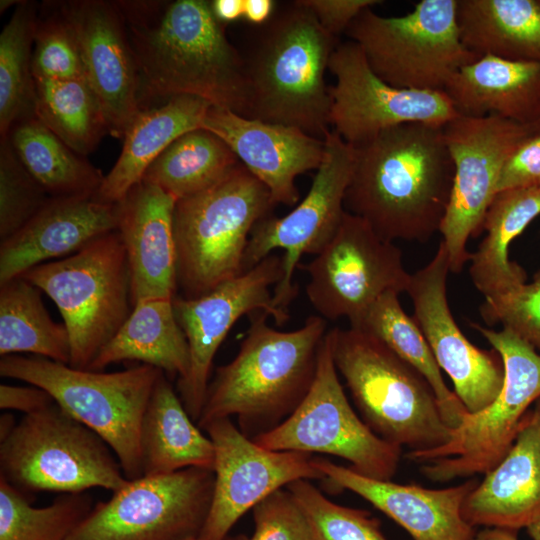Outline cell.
<instances>
[{
  "mask_svg": "<svg viewBox=\"0 0 540 540\" xmlns=\"http://www.w3.org/2000/svg\"><path fill=\"white\" fill-rule=\"evenodd\" d=\"M345 34L373 72L397 88L444 91L461 67L479 58L460 38L457 0H421L398 17L378 15L369 7Z\"/></svg>",
  "mask_w": 540,
  "mask_h": 540,
  "instance_id": "obj_11",
  "label": "cell"
},
{
  "mask_svg": "<svg viewBox=\"0 0 540 540\" xmlns=\"http://www.w3.org/2000/svg\"><path fill=\"white\" fill-rule=\"evenodd\" d=\"M163 373L147 364L103 373L35 355L0 359L2 377L45 389L66 413L97 433L116 455L127 480L143 476L141 423Z\"/></svg>",
  "mask_w": 540,
  "mask_h": 540,
  "instance_id": "obj_7",
  "label": "cell"
},
{
  "mask_svg": "<svg viewBox=\"0 0 540 540\" xmlns=\"http://www.w3.org/2000/svg\"><path fill=\"white\" fill-rule=\"evenodd\" d=\"M480 314L488 325L501 323L540 351V271L533 281L495 299H485Z\"/></svg>",
  "mask_w": 540,
  "mask_h": 540,
  "instance_id": "obj_43",
  "label": "cell"
},
{
  "mask_svg": "<svg viewBox=\"0 0 540 540\" xmlns=\"http://www.w3.org/2000/svg\"><path fill=\"white\" fill-rule=\"evenodd\" d=\"M352 147L347 212L392 242H426L440 231L454 177L443 126L403 123Z\"/></svg>",
  "mask_w": 540,
  "mask_h": 540,
  "instance_id": "obj_2",
  "label": "cell"
},
{
  "mask_svg": "<svg viewBox=\"0 0 540 540\" xmlns=\"http://www.w3.org/2000/svg\"><path fill=\"white\" fill-rule=\"evenodd\" d=\"M37 5L20 1L0 34V139L35 116L32 52Z\"/></svg>",
  "mask_w": 540,
  "mask_h": 540,
  "instance_id": "obj_38",
  "label": "cell"
},
{
  "mask_svg": "<svg viewBox=\"0 0 540 540\" xmlns=\"http://www.w3.org/2000/svg\"><path fill=\"white\" fill-rule=\"evenodd\" d=\"M239 163L219 136L200 127L173 141L147 168L141 181L180 200L214 185Z\"/></svg>",
  "mask_w": 540,
  "mask_h": 540,
  "instance_id": "obj_36",
  "label": "cell"
},
{
  "mask_svg": "<svg viewBox=\"0 0 540 540\" xmlns=\"http://www.w3.org/2000/svg\"><path fill=\"white\" fill-rule=\"evenodd\" d=\"M244 59L248 118L291 126L324 140L330 132L325 72L338 38L299 0L275 10Z\"/></svg>",
  "mask_w": 540,
  "mask_h": 540,
  "instance_id": "obj_4",
  "label": "cell"
},
{
  "mask_svg": "<svg viewBox=\"0 0 540 540\" xmlns=\"http://www.w3.org/2000/svg\"><path fill=\"white\" fill-rule=\"evenodd\" d=\"M40 291L22 276L0 284V355L30 353L69 365L68 331L51 319Z\"/></svg>",
  "mask_w": 540,
  "mask_h": 540,
  "instance_id": "obj_35",
  "label": "cell"
},
{
  "mask_svg": "<svg viewBox=\"0 0 540 540\" xmlns=\"http://www.w3.org/2000/svg\"><path fill=\"white\" fill-rule=\"evenodd\" d=\"M16 425L17 423L13 415L5 413L0 416V442L12 433Z\"/></svg>",
  "mask_w": 540,
  "mask_h": 540,
  "instance_id": "obj_51",
  "label": "cell"
},
{
  "mask_svg": "<svg viewBox=\"0 0 540 540\" xmlns=\"http://www.w3.org/2000/svg\"><path fill=\"white\" fill-rule=\"evenodd\" d=\"M303 511L314 540H388L378 518L364 509L334 503L309 480L286 486Z\"/></svg>",
  "mask_w": 540,
  "mask_h": 540,
  "instance_id": "obj_40",
  "label": "cell"
},
{
  "mask_svg": "<svg viewBox=\"0 0 540 540\" xmlns=\"http://www.w3.org/2000/svg\"><path fill=\"white\" fill-rule=\"evenodd\" d=\"M540 215V185L499 191L483 221L486 232L470 255L469 275L485 299L503 296L526 283V272L509 258L512 242Z\"/></svg>",
  "mask_w": 540,
  "mask_h": 540,
  "instance_id": "obj_29",
  "label": "cell"
},
{
  "mask_svg": "<svg viewBox=\"0 0 540 540\" xmlns=\"http://www.w3.org/2000/svg\"><path fill=\"white\" fill-rule=\"evenodd\" d=\"M526 529L532 540H540V520L531 524Z\"/></svg>",
  "mask_w": 540,
  "mask_h": 540,
  "instance_id": "obj_52",
  "label": "cell"
},
{
  "mask_svg": "<svg viewBox=\"0 0 540 540\" xmlns=\"http://www.w3.org/2000/svg\"><path fill=\"white\" fill-rule=\"evenodd\" d=\"M35 116L81 156L91 153L108 125L101 105L86 79L34 78Z\"/></svg>",
  "mask_w": 540,
  "mask_h": 540,
  "instance_id": "obj_37",
  "label": "cell"
},
{
  "mask_svg": "<svg viewBox=\"0 0 540 540\" xmlns=\"http://www.w3.org/2000/svg\"><path fill=\"white\" fill-rule=\"evenodd\" d=\"M188 540H197L196 538L188 539ZM226 540H249V538L244 534H239L236 536L227 537Z\"/></svg>",
  "mask_w": 540,
  "mask_h": 540,
  "instance_id": "obj_54",
  "label": "cell"
},
{
  "mask_svg": "<svg viewBox=\"0 0 540 540\" xmlns=\"http://www.w3.org/2000/svg\"><path fill=\"white\" fill-rule=\"evenodd\" d=\"M118 204L51 198L18 232L0 242V284L47 261L73 255L117 230Z\"/></svg>",
  "mask_w": 540,
  "mask_h": 540,
  "instance_id": "obj_25",
  "label": "cell"
},
{
  "mask_svg": "<svg viewBox=\"0 0 540 540\" xmlns=\"http://www.w3.org/2000/svg\"><path fill=\"white\" fill-rule=\"evenodd\" d=\"M501 356L505 378L498 396L484 409L467 413L450 440L406 457L423 463L422 474L433 482L486 474L506 456L529 413L540 399V352L511 331L470 323Z\"/></svg>",
  "mask_w": 540,
  "mask_h": 540,
  "instance_id": "obj_9",
  "label": "cell"
},
{
  "mask_svg": "<svg viewBox=\"0 0 540 540\" xmlns=\"http://www.w3.org/2000/svg\"><path fill=\"white\" fill-rule=\"evenodd\" d=\"M252 515L255 530L249 540H314L303 511L287 488L258 502Z\"/></svg>",
  "mask_w": 540,
  "mask_h": 540,
  "instance_id": "obj_44",
  "label": "cell"
},
{
  "mask_svg": "<svg viewBox=\"0 0 540 540\" xmlns=\"http://www.w3.org/2000/svg\"><path fill=\"white\" fill-rule=\"evenodd\" d=\"M462 516L472 527L518 531L540 520V408L527 414L506 456L470 491Z\"/></svg>",
  "mask_w": 540,
  "mask_h": 540,
  "instance_id": "obj_26",
  "label": "cell"
},
{
  "mask_svg": "<svg viewBox=\"0 0 540 540\" xmlns=\"http://www.w3.org/2000/svg\"><path fill=\"white\" fill-rule=\"evenodd\" d=\"M7 137L20 162L51 198L96 195L104 179L101 171L37 117L17 123Z\"/></svg>",
  "mask_w": 540,
  "mask_h": 540,
  "instance_id": "obj_33",
  "label": "cell"
},
{
  "mask_svg": "<svg viewBox=\"0 0 540 540\" xmlns=\"http://www.w3.org/2000/svg\"><path fill=\"white\" fill-rule=\"evenodd\" d=\"M51 199L18 159L8 137L0 140V242L23 228Z\"/></svg>",
  "mask_w": 540,
  "mask_h": 540,
  "instance_id": "obj_41",
  "label": "cell"
},
{
  "mask_svg": "<svg viewBox=\"0 0 540 540\" xmlns=\"http://www.w3.org/2000/svg\"><path fill=\"white\" fill-rule=\"evenodd\" d=\"M443 132L454 177L439 232L450 272L459 273L470 259L468 240L483 231L503 165L516 147L536 131L532 126L495 115H458L443 126Z\"/></svg>",
  "mask_w": 540,
  "mask_h": 540,
  "instance_id": "obj_14",
  "label": "cell"
},
{
  "mask_svg": "<svg viewBox=\"0 0 540 540\" xmlns=\"http://www.w3.org/2000/svg\"><path fill=\"white\" fill-rule=\"evenodd\" d=\"M210 106L201 98L182 95L167 99L159 107L143 109L126 130L119 158L104 176L94 198L119 203L173 141L202 126Z\"/></svg>",
  "mask_w": 540,
  "mask_h": 540,
  "instance_id": "obj_28",
  "label": "cell"
},
{
  "mask_svg": "<svg viewBox=\"0 0 540 540\" xmlns=\"http://www.w3.org/2000/svg\"><path fill=\"white\" fill-rule=\"evenodd\" d=\"M20 2L19 1H13V0H1L0 2V11L1 13H3V11H5L7 8L13 6V5H18Z\"/></svg>",
  "mask_w": 540,
  "mask_h": 540,
  "instance_id": "obj_53",
  "label": "cell"
},
{
  "mask_svg": "<svg viewBox=\"0 0 540 540\" xmlns=\"http://www.w3.org/2000/svg\"><path fill=\"white\" fill-rule=\"evenodd\" d=\"M310 304L325 320L355 325L385 292H406L411 274L402 251L362 218L345 212L327 245L305 265Z\"/></svg>",
  "mask_w": 540,
  "mask_h": 540,
  "instance_id": "obj_15",
  "label": "cell"
},
{
  "mask_svg": "<svg viewBox=\"0 0 540 540\" xmlns=\"http://www.w3.org/2000/svg\"><path fill=\"white\" fill-rule=\"evenodd\" d=\"M210 7L215 18L224 25L238 21L244 15V0H212Z\"/></svg>",
  "mask_w": 540,
  "mask_h": 540,
  "instance_id": "obj_49",
  "label": "cell"
},
{
  "mask_svg": "<svg viewBox=\"0 0 540 540\" xmlns=\"http://www.w3.org/2000/svg\"><path fill=\"white\" fill-rule=\"evenodd\" d=\"M539 408H540V399H539V404H538Z\"/></svg>",
  "mask_w": 540,
  "mask_h": 540,
  "instance_id": "obj_56",
  "label": "cell"
},
{
  "mask_svg": "<svg viewBox=\"0 0 540 540\" xmlns=\"http://www.w3.org/2000/svg\"><path fill=\"white\" fill-rule=\"evenodd\" d=\"M449 272L448 254L441 241L433 258L411 274L406 293L411 298L413 319L439 368L449 376L454 393L472 414L487 407L498 396L505 369L496 350L475 346L458 327L447 298Z\"/></svg>",
  "mask_w": 540,
  "mask_h": 540,
  "instance_id": "obj_20",
  "label": "cell"
},
{
  "mask_svg": "<svg viewBox=\"0 0 540 540\" xmlns=\"http://www.w3.org/2000/svg\"><path fill=\"white\" fill-rule=\"evenodd\" d=\"M215 449L214 490L197 540H226L235 523L277 489L299 479L324 480L310 453L273 451L246 437L230 418L207 423Z\"/></svg>",
  "mask_w": 540,
  "mask_h": 540,
  "instance_id": "obj_18",
  "label": "cell"
},
{
  "mask_svg": "<svg viewBox=\"0 0 540 540\" xmlns=\"http://www.w3.org/2000/svg\"><path fill=\"white\" fill-rule=\"evenodd\" d=\"M273 451L337 456L377 480L395 475L402 448L377 436L351 407L338 377L329 331L318 352L313 384L298 408L273 430L252 439Z\"/></svg>",
  "mask_w": 540,
  "mask_h": 540,
  "instance_id": "obj_12",
  "label": "cell"
},
{
  "mask_svg": "<svg viewBox=\"0 0 540 540\" xmlns=\"http://www.w3.org/2000/svg\"><path fill=\"white\" fill-rule=\"evenodd\" d=\"M0 478L29 497L52 491H117L128 483L116 455L56 402L25 415L0 442Z\"/></svg>",
  "mask_w": 540,
  "mask_h": 540,
  "instance_id": "obj_10",
  "label": "cell"
},
{
  "mask_svg": "<svg viewBox=\"0 0 540 540\" xmlns=\"http://www.w3.org/2000/svg\"><path fill=\"white\" fill-rule=\"evenodd\" d=\"M22 277L56 304L70 338L69 365L76 369L89 370L133 310L129 264L117 230Z\"/></svg>",
  "mask_w": 540,
  "mask_h": 540,
  "instance_id": "obj_8",
  "label": "cell"
},
{
  "mask_svg": "<svg viewBox=\"0 0 540 540\" xmlns=\"http://www.w3.org/2000/svg\"><path fill=\"white\" fill-rule=\"evenodd\" d=\"M540 185V133L522 141L510 154L500 173L499 191Z\"/></svg>",
  "mask_w": 540,
  "mask_h": 540,
  "instance_id": "obj_45",
  "label": "cell"
},
{
  "mask_svg": "<svg viewBox=\"0 0 540 540\" xmlns=\"http://www.w3.org/2000/svg\"><path fill=\"white\" fill-rule=\"evenodd\" d=\"M87 492L61 493L45 507H33L29 497L0 478V540H68L92 511Z\"/></svg>",
  "mask_w": 540,
  "mask_h": 540,
  "instance_id": "obj_39",
  "label": "cell"
},
{
  "mask_svg": "<svg viewBox=\"0 0 540 540\" xmlns=\"http://www.w3.org/2000/svg\"><path fill=\"white\" fill-rule=\"evenodd\" d=\"M51 3L77 38L85 78L101 105L109 134L123 138L129 125L143 110L142 86L116 1Z\"/></svg>",
  "mask_w": 540,
  "mask_h": 540,
  "instance_id": "obj_21",
  "label": "cell"
},
{
  "mask_svg": "<svg viewBox=\"0 0 540 540\" xmlns=\"http://www.w3.org/2000/svg\"><path fill=\"white\" fill-rule=\"evenodd\" d=\"M328 69L336 79L330 87V125L351 146L403 123L444 126L459 115L444 91L397 88L383 81L352 41L338 43Z\"/></svg>",
  "mask_w": 540,
  "mask_h": 540,
  "instance_id": "obj_19",
  "label": "cell"
},
{
  "mask_svg": "<svg viewBox=\"0 0 540 540\" xmlns=\"http://www.w3.org/2000/svg\"><path fill=\"white\" fill-rule=\"evenodd\" d=\"M143 97L189 95L246 116L242 54L226 37L210 1H116Z\"/></svg>",
  "mask_w": 540,
  "mask_h": 540,
  "instance_id": "obj_1",
  "label": "cell"
},
{
  "mask_svg": "<svg viewBox=\"0 0 540 540\" xmlns=\"http://www.w3.org/2000/svg\"><path fill=\"white\" fill-rule=\"evenodd\" d=\"M533 128L536 131V133H540V120Z\"/></svg>",
  "mask_w": 540,
  "mask_h": 540,
  "instance_id": "obj_55",
  "label": "cell"
},
{
  "mask_svg": "<svg viewBox=\"0 0 540 540\" xmlns=\"http://www.w3.org/2000/svg\"><path fill=\"white\" fill-rule=\"evenodd\" d=\"M214 482V471L199 467L129 480L109 500L94 505L68 540L197 539Z\"/></svg>",
  "mask_w": 540,
  "mask_h": 540,
  "instance_id": "obj_13",
  "label": "cell"
},
{
  "mask_svg": "<svg viewBox=\"0 0 540 540\" xmlns=\"http://www.w3.org/2000/svg\"><path fill=\"white\" fill-rule=\"evenodd\" d=\"M309 9L322 28L330 35L338 36L347 30L351 22L366 8L383 3L380 0H299Z\"/></svg>",
  "mask_w": 540,
  "mask_h": 540,
  "instance_id": "obj_46",
  "label": "cell"
},
{
  "mask_svg": "<svg viewBox=\"0 0 540 540\" xmlns=\"http://www.w3.org/2000/svg\"><path fill=\"white\" fill-rule=\"evenodd\" d=\"M55 403L45 389L32 386L0 385V408L16 410L25 415L44 410Z\"/></svg>",
  "mask_w": 540,
  "mask_h": 540,
  "instance_id": "obj_47",
  "label": "cell"
},
{
  "mask_svg": "<svg viewBox=\"0 0 540 540\" xmlns=\"http://www.w3.org/2000/svg\"><path fill=\"white\" fill-rule=\"evenodd\" d=\"M201 127L230 147L239 162L268 189L276 205L298 204L296 178L317 170L324 157L322 139L295 127L244 117L216 106H210Z\"/></svg>",
  "mask_w": 540,
  "mask_h": 540,
  "instance_id": "obj_22",
  "label": "cell"
},
{
  "mask_svg": "<svg viewBox=\"0 0 540 540\" xmlns=\"http://www.w3.org/2000/svg\"><path fill=\"white\" fill-rule=\"evenodd\" d=\"M283 277L282 255L271 254L243 274L227 280L210 292L172 300L175 317L189 347V368L178 379L179 397L197 424L200 418L215 354L225 337L244 315L261 310L279 326L290 318L273 303V289Z\"/></svg>",
  "mask_w": 540,
  "mask_h": 540,
  "instance_id": "obj_17",
  "label": "cell"
},
{
  "mask_svg": "<svg viewBox=\"0 0 540 540\" xmlns=\"http://www.w3.org/2000/svg\"><path fill=\"white\" fill-rule=\"evenodd\" d=\"M275 206L268 189L241 163L209 188L177 200L173 231L180 296H202L243 274L250 234Z\"/></svg>",
  "mask_w": 540,
  "mask_h": 540,
  "instance_id": "obj_6",
  "label": "cell"
},
{
  "mask_svg": "<svg viewBox=\"0 0 540 540\" xmlns=\"http://www.w3.org/2000/svg\"><path fill=\"white\" fill-rule=\"evenodd\" d=\"M277 4L273 0H244L243 18L256 26L264 25L273 16Z\"/></svg>",
  "mask_w": 540,
  "mask_h": 540,
  "instance_id": "obj_48",
  "label": "cell"
},
{
  "mask_svg": "<svg viewBox=\"0 0 540 540\" xmlns=\"http://www.w3.org/2000/svg\"><path fill=\"white\" fill-rule=\"evenodd\" d=\"M333 359L365 424L380 438L412 452L447 443L445 423L426 379L382 341L360 329L333 328Z\"/></svg>",
  "mask_w": 540,
  "mask_h": 540,
  "instance_id": "obj_5",
  "label": "cell"
},
{
  "mask_svg": "<svg viewBox=\"0 0 540 540\" xmlns=\"http://www.w3.org/2000/svg\"><path fill=\"white\" fill-rule=\"evenodd\" d=\"M176 201L160 187L141 181L117 203V231L128 259L133 307L177 294Z\"/></svg>",
  "mask_w": 540,
  "mask_h": 540,
  "instance_id": "obj_24",
  "label": "cell"
},
{
  "mask_svg": "<svg viewBox=\"0 0 540 540\" xmlns=\"http://www.w3.org/2000/svg\"><path fill=\"white\" fill-rule=\"evenodd\" d=\"M194 423L163 373L141 423L143 476L171 474L190 467L214 471V444Z\"/></svg>",
  "mask_w": 540,
  "mask_h": 540,
  "instance_id": "obj_30",
  "label": "cell"
},
{
  "mask_svg": "<svg viewBox=\"0 0 540 540\" xmlns=\"http://www.w3.org/2000/svg\"><path fill=\"white\" fill-rule=\"evenodd\" d=\"M396 291L381 295L352 328L371 334L416 369L429 383L445 423L455 429L468 413L444 381L432 351L417 323L405 313Z\"/></svg>",
  "mask_w": 540,
  "mask_h": 540,
  "instance_id": "obj_34",
  "label": "cell"
},
{
  "mask_svg": "<svg viewBox=\"0 0 540 540\" xmlns=\"http://www.w3.org/2000/svg\"><path fill=\"white\" fill-rule=\"evenodd\" d=\"M173 299H148L134 305L133 310L103 347L89 370L101 371L121 361H139L164 373L186 376L189 368V347L186 336L175 317Z\"/></svg>",
  "mask_w": 540,
  "mask_h": 540,
  "instance_id": "obj_32",
  "label": "cell"
},
{
  "mask_svg": "<svg viewBox=\"0 0 540 540\" xmlns=\"http://www.w3.org/2000/svg\"><path fill=\"white\" fill-rule=\"evenodd\" d=\"M248 316L250 325L237 355L217 367L208 385L197 426L203 429L212 420L236 416L239 430L254 439L279 426L304 400L327 330L319 315L292 331L269 326L264 311Z\"/></svg>",
  "mask_w": 540,
  "mask_h": 540,
  "instance_id": "obj_3",
  "label": "cell"
},
{
  "mask_svg": "<svg viewBox=\"0 0 540 540\" xmlns=\"http://www.w3.org/2000/svg\"><path fill=\"white\" fill-rule=\"evenodd\" d=\"M53 7L45 18L38 17L33 52L34 78L86 79L77 38L66 20Z\"/></svg>",
  "mask_w": 540,
  "mask_h": 540,
  "instance_id": "obj_42",
  "label": "cell"
},
{
  "mask_svg": "<svg viewBox=\"0 0 540 540\" xmlns=\"http://www.w3.org/2000/svg\"><path fill=\"white\" fill-rule=\"evenodd\" d=\"M457 23L478 57L540 62V0H457Z\"/></svg>",
  "mask_w": 540,
  "mask_h": 540,
  "instance_id": "obj_31",
  "label": "cell"
},
{
  "mask_svg": "<svg viewBox=\"0 0 540 540\" xmlns=\"http://www.w3.org/2000/svg\"><path fill=\"white\" fill-rule=\"evenodd\" d=\"M313 465L332 488L349 490L401 526L413 540H470L476 533L462 516V505L478 484L469 479L459 485L430 489L363 476L350 467L313 457Z\"/></svg>",
  "mask_w": 540,
  "mask_h": 540,
  "instance_id": "obj_23",
  "label": "cell"
},
{
  "mask_svg": "<svg viewBox=\"0 0 540 540\" xmlns=\"http://www.w3.org/2000/svg\"><path fill=\"white\" fill-rule=\"evenodd\" d=\"M444 92L459 115H495L534 127L540 120V62L481 56L461 67Z\"/></svg>",
  "mask_w": 540,
  "mask_h": 540,
  "instance_id": "obj_27",
  "label": "cell"
},
{
  "mask_svg": "<svg viewBox=\"0 0 540 540\" xmlns=\"http://www.w3.org/2000/svg\"><path fill=\"white\" fill-rule=\"evenodd\" d=\"M470 540H518L517 531L497 527H484Z\"/></svg>",
  "mask_w": 540,
  "mask_h": 540,
  "instance_id": "obj_50",
  "label": "cell"
},
{
  "mask_svg": "<svg viewBox=\"0 0 540 540\" xmlns=\"http://www.w3.org/2000/svg\"><path fill=\"white\" fill-rule=\"evenodd\" d=\"M353 166V147L331 129L324 138V157L306 196L285 216L270 215L254 226L244 255V272L276 249L284 251L283 277L273 289L276 308L288 312L297 294L293 278L300 259L305 254L317 255L341 224Z\"/></svg>",
  "mask_w": 540,
  "mask_h": 540,
  "instance_id": "obj_16",
  "label": "cell"
}]
</instances>
